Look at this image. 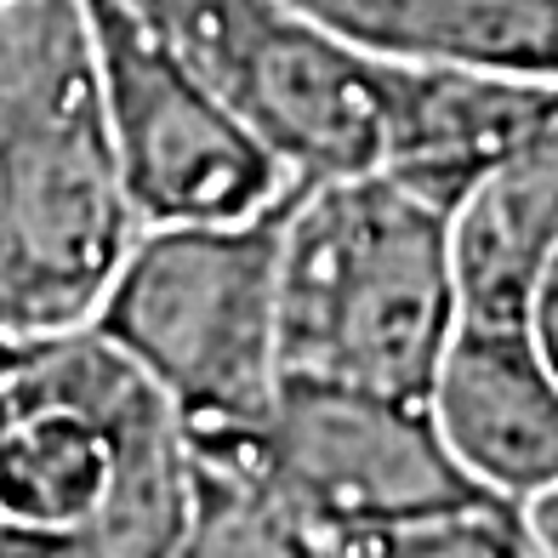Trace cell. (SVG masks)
<instances>
[{
    "mask_svg": "<svg viewBox=\"0 0 558 558\" xmlns=\"http://www.w3.org/2000/svg\"><path fill=\"white\" fill-rule=\"evenodd\" d=\"M222 92L296 183L388 171L462 206L530 125L558 81L416 69L331 35L291 0H132Z\"/></svg>",
    "mask_w": 558,
    "mask_h": 558,
    "instance_id": "1",
    "label": "cell"
},
{
    "mask_svg": "<svg viewBox=\"0 0 558 558\" xmlns=\"http://www.w3.org/2000/svg\"><path fill=\"white\" fill-rule=\"evenodd\" d=\"M137 228L86 0H0V337L92 325Z\"/></svg>",
    "mask_w": 558,
    "mask_h": 558,
    "instance_id": "2",
    "label": "cell"
},
{
    "mask_svg": "<svg viewBox=\"0 0 558 558\" xmlns=\"http://www.w3.org/2000/svg\"><path fill=\"white\" fill-rule=\"evenodd\" d=\"M194 507L177 404L114 342H29L0 371V513L63 558H166Z\"/></svg>",
    "mask_w": 558,
    "mask_h": 558,
    "instance_id": "3",
    "label": "cell"
},
{
    "mask_svg": "<svg viewBox=\"0 0 558 558\" xmlns=\"http://www.w3.org/2000/svg\"><path fill=\"white\" fill-rule=\"evenodd\" d=\"M450 206L388 171L296 183L279 228V371L427 399L456 331Z\"/></svg>",
    "mask_w": 558,
    "mask_h": 558,
    "instance_id": "4",
    "label": "cell"
},
{
    "mask_svg": "<svg viewBox=\"0 0 558 558\" xmlns=\"http://www.w3.org/2000/svg\"><path fill=\"white\" fill-rule=\"evenodd\" d=\"M286 199L222 222H143L92 314V331L114 342L177 404L194 439L257 427L286 383L279 371Z\"/></svg>",
    "mask_w": 558,
    "mask_h": 558,
    "instance_id": "5",
    "label": "cell"
},
{
    "mask_svg": "<svg viewBox=\"0 0 558 558\" xmlns=\"http://www.w3.org/2000/svg\"><path fill=\"white\" fill-rule=\"evenodd\" d=\"M114 160L143 222H222L279 206L296 177L132 0H86Z\"/></svg>",
    "mask_w": 558,
    "mask_h": 558,
    "instance_id": "6",
    "label": "cell"
},
{
    "mask_svg": "<svg viewBox=\"0 0 558 558\" xmlns=\"http://www.w3.org/2000/svg\"><path fill=\"white\" fill-rule=\"evenodd\" d=\"M189 445L268 485L314 536L490 496L456 468L427 399H393L337 383L286 376L274 411L257 427L199 439L189 434Z\"/></svg>",
    "mask_w": 558,
    "mask_h": 558,
    "instance_id": "7",
    "label": "cell"
},
{
    "mask_svg": "<svg viewBox=\"0 0 558 558\" xmlns=\"http://www.w3.org/2000/svg\"><path fill=\"white\" fill-rule=\"evenodd\" d=\"M427 411L478 490L513 507L558 490V376L530 319L456 314Z\"/></svg>",
    "mask_w": 558,
    "mask_h": 558,
    "instance_id": "8",
    "label": "cell"
},
{
    "mask_svg": "<svg viewBox=\"0 0 558 558\" xmlns=\"http://www.w3.org/2000/svg\"><path fill=\"white\" fill-rule=\"evenodd\" d=\"M291 7L393 63L558 81V0H291Z\"/></svg>",
    "mask_w": 558,
    "mask_h": 558,
    "instance_id": "9",
    "label": "cell"
},
{
    "mask_svg": "<svg viewBox=\"0 0 558 558\" xmlns=\"http://www.w3.org/2000/svg\"><path fill=\"white\" fill-rule=\"evenodd\" d=\"M319 558H542L524 507L468 496L319 536Z\"/></svg>",
    "mask_w": 558,
    "mask_h": 558,
    "instance_id": "10",
    "label": "cell"
},
{
    "mask_svg": "<svg viewBox=\"0 0 558 558\" xmlns=\"http://www.w3.org/2000/svg\"><path fill=\"white\" fill-rule=\"evenodd\" d=\"M166 558H319V536L251 473L194 450V507Z\"/></svg>",
    "mask_w": 558,
    "mask_h": 558,
    "instance_id": "11",
    "label": "cell"
},
{
    "mask_svg": "<svg viewBox=\"0 0 558 558\" xmlns=\"http://www.w3.org/2000/svg\"><path fill=\"white\" fill-rule=\"evenodd\" d=\"M530 337H536L547 371L558 376V245L536 274V291H530Z\"/></svg>",
    "mask_w": 558,
    "mask_h": 558,
    "instance_id": "12",
    "label": "cell"
},
{
    "mask_svg": "<svg viewBox=\"0 0 558 558\" xmlns=\"http://www.w3.org/2000/svg\"><path fill=\"white\" fill-rule=\"evenodd\" d=\"M0 558H63L52 542H40V536H29L17 519H7L0 513Z\"/></svg>",
    "mask_w": 558,
    "mask_h": 558,
    "instance_id": "13",
    "label": "cell"
},
{
    "mask_svg": "<svg viewBox=\"0 0 558 558\" xmlns=\"http://www.w3.org/2000/svg\"><path fill=\"white\" fill-rule=\"evenodd\" d=\"M23 348H29V342H12V337H0V371H7V365L17 360V353H23Z\"/></svg>",
    "mask_w": 558,
    "mask_h": 558,
    "instance_id": "14",
    "label": "cell"
}]
</instances>
